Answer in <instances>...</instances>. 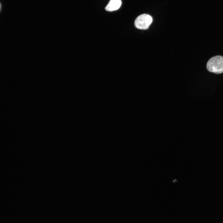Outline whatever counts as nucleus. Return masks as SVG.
<instances>
[{
	"label": "nucleus",
	"instance_id": "f257e3e1",
	"mask_svg": "<svg viewBox=\"0 0 223 223\" xmlns=\"http://www.w3.org/2000/svg\"><path fill=\"white\" fill-rule=\"evenodd\" d=\"M206 67L210 72L216 74L223 73V57L217 55L212 57L208 62Z\"/></svg>",
	"mask_w": 223,
	"mask_h": 223
},
{
	"label": "nucleus",
	"instance_id": "f03ea898",
	"mask_svg": "<svg viewBox=\"0 0 223 223\" xmlns=\"http://www.w3.org/2000/svg\"><path fill=\"white\" fill-rule=\"evenodd\" d=\"M152 20V18L150 15L146 14H142L135 20L134 25L138 29L146 30L148 28Z\"/></svg>",
	"mask_w": 223,
	"mask_h": 223
},
{
	"label": "nucleus",
	"instance_id": "7ed1b4c3",
	"mask_svg": "<svg viewBox=\"0 0 223 223\" xmlns=\"http://www.w3.org/2000/svg\"><path fill=\"white\" fill-rule=\"evenodd\" d=\"M121 2L120 0H110L105 8L108 11H112L118 10L120 7Z\"/></svg>",
	"mask_w": 223,
	"mask_h": 223
}]
</instances>
